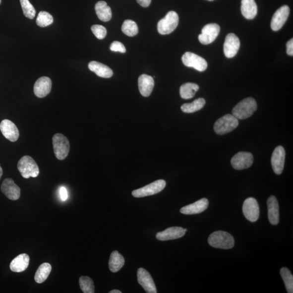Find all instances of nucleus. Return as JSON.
I'll use <instances>...</instances> for the list:
<instances>
[{
  "instance_id": "40",
  "label": "nucleus",
  "mask_w": 293,
  "mask_h": 293,
  "mask_svg": "<svg viewBox=\"0 0 293 293\" xmlns=\"http://www.w3.org/2000/svg\"><path fill=\"white\" fill-rule=\"evenodd\" d=\"M138 3L143 7H148L150 5L152 0H136Z\"/></svg>"
},
{
  "instance_id": "2",
  "label": "nucleus",
  "mask_w": 293,
  "mask_h": 293,
  "mask_svg": "<svg viewBox=\"0 0 293 293\" xmlns=\"http://www.w3.org/2000/svg\"><path fill=\"white\" fill-rule=\"evenodd\" d=\"M257 109V103L253 98H246L234 108L233 116L238 119H244L251 117Z\"/></svg>"
},
{
  "instance_id": "3",
  "label": "nucleus",
  "mask_w": 293,
  "mask_h": 293,
  "mask_svg": "<svg viewBox=\"0 0 293 293\" xmlns=\"http://www.w3.org/2000/svg\"><path fill=\"white\" fill-rule=\"evenodd\" d=\"M18 169L23 177L28 179L36 177L39 175V169L35 161L30 156L23 157L18 162Z\"/></svg>"
},
{
  "instance_id": "34",
  "label": "nucleus",
  "mask_w": 293,
  "mask_h": 293,
  "mask_svg": "<svg viewBox=\"0 0 293 293\" xmlns=\"http://www.w3.org/2000/svg\"><path fill=\"white\" fill-rule=\"evenodd\" d=\"M80 289L84 293H94L95 286L93 280L88 277H81L79 280Z\"/></svg>"
},
{
  "instance_id": "6",
  "label": "nucleus",
  "mask_w": 293,
  "mask_h": 293,
  "mask_svg": "<svg viewBox=\"0 0 293 293\" xmlns=\"http://www.w3.org/2000/svg\"><path fill=\"white\" fill-rule=\"evenodd\" d=\"M54 153L57 159H65L70 151V143L67 138L61 134H55L53 139Z\"/></svg>"
},
{
  "instance_id": "20",
  "label": "nucleus",
  "mask_w": 293,
  "mask_h": 293,
  "mask_svg": "<svg viewBox=\"0 0 293 293\" xmlns=\"http://www.w3.org/2000/svg\"><path fill=\"white\" fill-rule=\"evenodd\" d=\"M52 88V81L48 77L39 78L34 85V93L39 98H43L49 94Z\"/></svg>"
},
{
  "instance_id": "35",
  "label": "nucleus",
  "mask_w": 293,
  "mask_h": 293,
  "mask_svg": "<svg viewBox=\"0 0 293 293\" xmlns=\"http://www.w3.org/2000/svg\"><path fill=\"white\" fill-rule=\"evenodd\" d=\"M23 13L30 19H33L36 14V10L29 0H20Z\"/></svg>"
},
{
  "instance_id": "1",
  "label": "nucleus",
  "mask_w": 293,
  "mask_h": 293,
  "mask_svg": "<svg viewBox=\"0 0 293 293\" xmlns=\"http://www.w3.org/2000/svg\"><path fill=\"white\" fill-rule=\"evenodd\" d=\"M208 243L215 248L230 249L233 248L234 240L231 234L223 232H215L210 235Z\"/></svg>"
},
{
  "instance_id": "18",
  "label": "nucleus",
  "mask_w": 293,
  "mask_h": 293,
  "mask_svg": "<svg viewBox=\"0 0 293 293\" xmlns=\"http://www.w3.org/2000/svg\"><path fill=\"white\" fill-rule=\"evenodd\" d=\"M186 232V229L181 227H171L157 233L156 237L158 240L162 241L176 239L183 237Z\"/></svg>"
},
{
  "instance_id": "22",
  "label": "nucleus",
  "mask_w": 293,
  "mask_h": 293,
  "mask_svg": "<svg viewBox=\"0 0 293 293\" xmlns=\"http://www.w3.org/2000/svg\"><path fill=\"white\" fill-rule=\"evenodd\" d=\"M140 93L143 96H150L154 87V80L152 77L143 74L138 80Z\"/></svg>"
},
{
  "instance_id": "16",
  "label": "nucleus",
  "mask_w": 293,
  "mask_h": 293,
  "mask_svg": "<svg viewBox=\"0 0 293 293\" xmlns=\"http://www.w3.org/2000/svg\"><path fill=\"white\" fill-rule=\"evenodd\" d=\"M0 130L3 135L11 142H15L19 139L18 128L10 120L4 119L2 120L0 123Z\"/></svg>"
},
{
  "instance_id": "9",
  "label": "nucleus",
  "mask_w": 293,
  "mask_h": 293,
  "mask_svg": "<svg viewBox=\"0 0 293 293\" xmlns=\"http://www.w3.org/2000/svg\"><path fill=\"white\" fill-rule=\"evenodd\" d=\"M242 210L245 217L250 222H255L259 218V205L254 198H247L244 201Z\"/></svg>"
},
{
  "instance_id": "37",
  "label": "nucleus",
  "mask_w": 293,
  "mask_h": 293,
  "mask_svg": "<svg viewBox=\"0 0 293 293\" xmlns=\"http://www.w3.org/2000/svg\"><path fill=\"white\" fill-rule=\"evenodd\" d=\"M110 49L114 52H119L120 53H125L126 52L124 45L118 41L114 42L111 45Z\"/></svg>"
},
{
  "instance_id": "23",
  "label": "nucleus",
  "mask_w": 293,
  "mask_h": 293,
  "mask_svg": "<svg viewBox=\"0 0 293 293\" xmlns=\"http://www.w3.org/2000/svg\"><path fill=\"white\" fill-rule=\"evenodd\" d=\"M29 263L30 256L26 254H21L11 262L10 269L13 272L21 273L26 271Z\"/></svg>"
},
{
  "instance_id": "30",
  "label": "nucleus",
  "mask_w": 293,
  "mask_h": 293,
  "mask_svg": "<svg viewBox=\"0 0 293 293\" xmlns=\"http://www.w3.org/2000/svg\"><path fill=\"white\" fill-rule=\"evenodd\" d=\"M206 101L202 98L195 100L191 103H185L181 107V111L185 113H193L202 109L205 105Z\"/></svg>"
},
{
  "instance_id": "27",
  "label": "nucleus",
  "mask_w": 293,
  "mask_h": 293,
  "mask_svg": "<svg viewBox=\"0 0 293 293\" xmlns=\"http://www.w3.org/2000/svg\"><path fill=\"white\" fill-rule=\"evenodd\" d=\"M124 262V258L122 255L117 251H114L109 261V269L113 273H117L123 267Z\"/></svg>"
},
{
  "instance_id": "21",
  "label": "nucleus",
  "mask_w": 293,
  "mask_h": 293,
  "mask_svg": "<svg viewBox=\"0 0 293 293\" xmlns=\"http://www.w3.org/2000/svg\"><path fill=\"white\" fill-rule=\"evenodd\" d=\"M268 219L272 225H278L279 222V206L275 196L270 197L267 200Z\"/></svg>"
},
{
  "instance_id": "5",
  "label": "nucleus",
  "mask_w": 293,
  "mask_h": 293,
  "mask_svg": "<svg viewBox=\"0 0 293 293\" xmlns=\"http://www.w3.org/2000/svg\"><path fill=\"white\" fill-rule=\"evenodd\" d=\"M179 24V16L175 11H170L158 24V31L160 34L166 35L173 32Z\"/></svg>"
},
{
  "instance_id": "19",
  "label": "nucleus",
  "mask_w": 293,
  "mask_h": 293,
  "mask_svg": "<svg viewBox=\"0 0 293 293\" xmlns=\"http://www.w3.org/2000/svg\"><path fill=\"white\" fill-rule=\"evenodd\" d=\"M209 200L206 198H202L193 204L183 207L180 212L185 215H195L202 213L208 209Z\"/></svg>"
},
{
  "instance_id": "29",
  "label": "nucleus",
  "mask_w": 293,
  "mask_h": 293,
  "mask_svg": "<svg viewBox=\"0 0 293 293\" xmlns=\"http://www.w3.org/2000/svg\"><path fill=\"white\" fill-rule=\"evenodd\" d=\"M199 89L197 84L187 83L181 86L180 94L183 99H190L195 96Z\"/></svg>"
},
{
  "instance_id": "42",
  "label": "nucleus",
  "mask_w": 293,
  "mask_h": 293,
  "mask_svg": "<svg viewBox=\"0 0 293 293\" xmlns=\"http://www.w3.org/2000/svg\"><path fill=\"white\" fill-rule=\"evenodd\" d=\"M3 175V171H2V169L1 167V166H0V179H1V177Z\"/></svg>"
},
{
  "instance_id": "31",
  "label": "nucleus",
  "mask_w": 293,
  "mask_h": 293,
  "mask_svg": "<svg viewBox=\"0 0 293 293\" xmlns=\"http://www.w3.org/2000/svg\"><path fill=\"white\" fill-rule=\"evenodd\" d=\"M122 31L126 36L134 37L139 33V28L135 21L126 20L122 26Z\"/></svg>"
},
{
  "instance_id": "39",
  "label": "nucleus",
  "mask_w": 293,
  "mask_h": 293,
  "mask_svg": "<svg viewBox=\"0 0 293 293\" xmlns=\"http://www.w3.org/2000/svg\"><path fill=\"white\" fill-rule=\"evenodd\" d=\"M287 53L289 56H293V39H291L287 43Z\"/></svg>"
},
{
  "instance_id": "17",
  "label": "nucleus",
  "mask_w": 293,
  "mask_h": 293,
  "mask_svg": "<svg viewBox=\"0 0 293 293\" xmlns=\"http://www.w3.org/2000/svg\"><path fill=\"white\" fill-rule=\"evenodd\" d=\"M1 189L2 192L10 200H16L20 197V187L15 184L13 179L9 178L3 180Z\"/></svg>"
},
{
  "instance_id": "15",
  "label": "nucleus",
  "mask_w": 293,
  "mask_h": 293,
  "mask_svg": "<svg viewBox=\"0 0 293 293\" xmlns=\"http://www.w3.org/2000/svg\"><path fill=\"white\" fill-rule=\"evenodd\" d=\"M285 157L286 152L283 147L278 146L275 149L272 154L271 163L275 174L280 175L283 173L285 166Z\"/></svg>"
},
{
  "instance_id": "28",
  "label": "nucleus",
  "mask_w": 293,
  "mask_h": 293,
  "mask_svg": "<svg viewBox=\"0 0 293 293\" xmlns=\"http://www.w3.org/2000/svg\"><path fill=\"white\" fill-rule=\"evenodd\" d=\"M52 271V267L49 263H44L39 266L34 277L38 284H42L47 280Z\"/></svg>"
},
{
  "instance_id": "38",
  "label": "nucleus",
  "mask_w": 293,
  "mask_h": 293,
  "mask_svg": "<svg viewBox=\"0 0 293 293\" xmlns=\"http://www.w3.org/2000/svg\"><path fill=\"white\" fill-rule=\"evenodd\" d=\"M60 197L62 201H66L68 198V192L65 187H61L59 189Z\"/></svg>"
},
{
  "instance_id": "43",
  "label": "nucleus",
  "mask_w": 293,
  "mask_h": 293,
  "mask_svg": "<svg viewBox=\"0 0 293 293\" xmlns=\"http://www.w3.org/2000/svg\"><path fill=\"white\" fill-rule=\"evenodd\" d=\"M208 1H214V0H208Z\"/></svg>"
},
{
  "instance_id": "13",
  "label": "nucleus",
  "mask_w": 293,
  "mask_h": 293,
  "mask_svg": "<svg viewBox=\"0 0 293 293\" xmlns=\"http://www.w3.org/2000/svg\"><path fill=\"white\" fill-rule=\"evenodd\" d=\"M290 13V8L288 5H284L276 11L272 21L271 28L274 31H278L283 27L288 19Z\"/></svg>"
},
{
  "instance_id": "25",
  "label": "nucleus",
  "mask_w": 293,
  "mask_h": 293,
  "mask_svg": "<svg viewBox=\"0 0 293 293\" xmlns=\"http://www.w3.org/2000/svg\"><path fill=\"white\" fill-rule=\"evenodd\" d=\"M241 12L246 19L252 20L257 13V6L255 0H242Z\"/></svg>"
},
{
  "instance_id": "36",
  "label": "nucleus",
  "mask_w": 293,
  "mask_h": 293,
  "mask_svg": "<svg viewBox=\"0 0 293 293\" xmlns=\"http://www.w3.org/2000/svg\"><path fill=\"white\" fill-rule=\"evenodd\" d=\"M91 31L97 39H104L107 33L106 28L102 25H95L91 27Z\"/></svg>"
},
{
  "instance_id": "24",
  "label": "nucleus",
  "mask_w": 293,
  "mask_h": 293,
  "mask_svg": "<svg viewBox=\"0 0 293 293\" xmlns=\"http://www.w3.org/2000/svg\"><path fill=\"white\" fill-rule=\"evenodd\" d=\"M90 70L95 72L98 76L102 78H111L113 75V71L108 66L102 63L93 61L89 62L88 65Z\"/></svg>"
},
{
  "instance_id": "4",
  "label": "nucleus",
  "mask_w": 293,
  "mask_h": 293,
  "mask_svg": "<svg viewBox=\"0 0 293 293\" xmlns=\"http://www.w3.org/2000/svg\"><path fill=\"white\" fill-rule=\"evenodd\" d=\"M238 119L233 115L227 114L218 119L214 125V130L217 134L225 135L238 127Z\"/></svg>"
},
{
  "instance_id": "44",
  "label": "nucleus",
  "mask_w": 293,
  "mask_h": 293,
  "mask_svg": "<svg viewBox=\"0 0 293 293\" xmlns=\"http://www.w3.org/2000/svg\"><path fill=\"white\" fill-rule=\"evenodd\" d=\"M1 3V0H0V4Z\"/></svg>"
},
{
  "instance_id": "14",
  "label": "nucleus",
  "mask_w": 293,
  "mask_h": 293,
  "mask_svg": "<svg viewBox=\"0 0 293 293\" xmlns=\"http://www.w3.org/2000/svg\"><path fill=\"white\" fill-rule=\"evenodd\" d=\"M240 48L239 38L234 33H229L224 44V53L228 59L233 58L237 55Z\"/></svg>"
},
{
  "instance_id": "7",
  "label": "nucleus",
  "mask_w": 293,
  "mask_h": 293,
  "mask_svg": "<svg viewBox=\"0 0 293 293\" xmlns=\"http://www.w3.org/2000/svg\"><path fill=\"white\" fill-rule=\"evenodd\" d=\"M166 185V181L164 180H158L150 184L146 185L132 192L133 196L136 198H142L149 195L157 194L163 191Z\"/></svg>"
},
{
  "instance_id": "32",
  "label": "nucleus",
  "mask_w": 293,
  "mask_h": 293,
  "mask_svg": "<svg viewBox=\"0 0 293 293\" xmlns=\"http://www.w3.org/2000/svg\"><path fill=\"white\" fill-rule=\"evenodd\" d=\"M280 275L284 281L287 293H293V277L290 270L286 267L281 268Z\"/></svg>"
},
{
  "instance_id": "26",
  "label": "nucleus",
  "mask_w": 293,
  "mask_h": 293,
  "mask_svg": "<svg viewBox=\"0 0 293 293\" xmlns=\"http://www.w3.org/2000/svg\"><path fill=\"white\" fill-rule=\"evenodd\" d=\"M95 10L98 18L101 21L107 22L112 19V9L108 6L106 2H98L95 5Z\"/></svg>"
},
{
  "instance_id": "41",
  "label": "nucleus",
  "mask_w": 293,
  "mask_h": 293,
  "mask_svg": "<svg viewBox=\"0 0 293 293\" xmlns=\"http://www.w3.org/2000/svg\"><path fill=\"white\" fill-rule=\"evenodd\" d=\"M109 293H122V292L118 291V290H112V291L109 292Z\"/></svg>"
},
{
  "instance_id": "12",
  "label": "nucleus",
  "mask_w": 293,
  "mask_h": 293,
  "mask_svg": "<svg viewBox=\"0 0 293 293\" xmlns=\"http://www.w3.org/2000/svg\"><path fill=\"white\" fill-rule=\"evenodd\" d=\"M138 283L146 293H157V291L151 275L146 269L140 268L137 271Z\"/></svg>"
},
{
  "instance_id": "8",
  "label": "nucleus",
  "mask_w": 293,
  "mask_h": 293,
  "mask_svg": "<svg viewBox=\"0 0 293 293\" xmlns=\"http://www.w3.org/2000/svg\"><path fill=\"white\" fill-rule=\"evenodd\" d=\"M182 61L186 66L193 67L200 72L205 71L208 67V62L205 59L190 52H187L182 56Z\"/></svg>"
},
{
  "instance_id": "33",
  "label": "nucleus",
  "mask_w": 293,
  "mask_h": 293,
  "mask_svg": "<svg viewBox=\"0 0 293 293\" xmlns=\"http://www.w3.org/2000/svg\"><path fill=\"white\" fill-rule=\"evenodd\" d=\"M54 22V18L47 11H42L38 14L36 23L40 27H45L50 26Z\"/></svg>"
},
{
  "instance_id": "10",
  "label": "nucleus",
  "mask_w": 293,
  "mask_h": 293,
  "mask_svg": "<svg viewBox=\"0 0 293 293\" xmlns=\"http://www.w3.org/2000/svg\"><path fill=\"white\" fill-rule=\"evenodd\" d=\"M254 162L253 156L249 152H240L232 158V165L235 170L248 169Z\"/></svg>"
},
{
  "instance_id": "11",
  "label": "nucleus",
  "mask_w": 293,
  "mask_h": 293,
  "mask_svg": "<svg viewBox=\"0 0 293 293\" xmlns=\"http://www.w3.org/2000/svg\"><path fill=\"white\" fill-rule=\"evenodd\" d=\"M220 27L216 24H210L205 26L198 39L200 43L209 45L213 43L220 32Z\"/></svg>"
}]
</instances>
